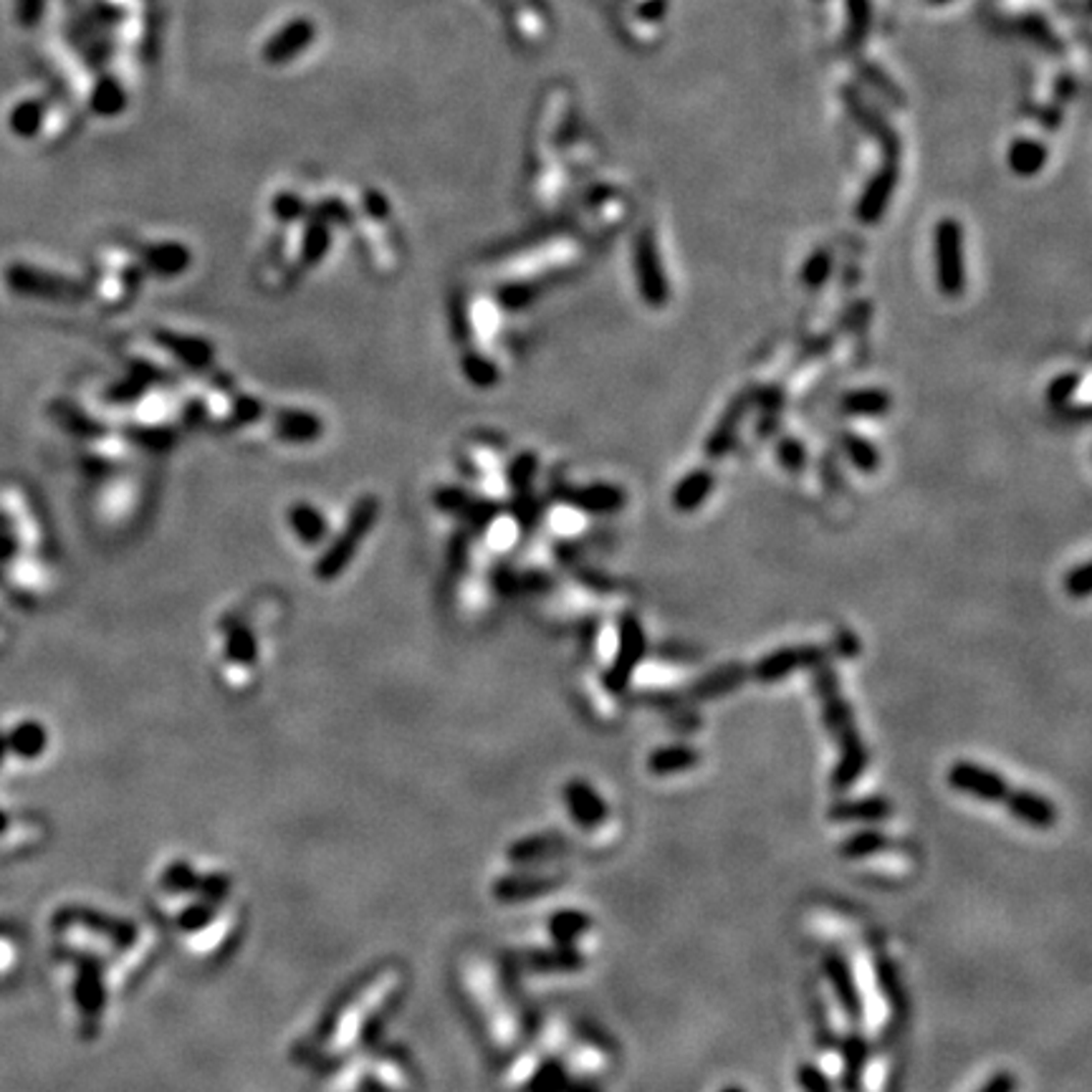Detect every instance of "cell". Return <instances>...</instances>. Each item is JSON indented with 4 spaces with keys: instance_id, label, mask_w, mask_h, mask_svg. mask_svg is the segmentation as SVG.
<instances>
[{
    "instance_id": "cell-1",
    "label": "cell",
    "mask_w": 1092,
    "mask_h": 1092,
    "mask_svg": "<svg viewBox=\"0 0 1092 1092\" xmlns=\"http://www.w3.org/2000/svg\"><path fill=\"white\" fill-rule=\"evenodd\" d=\"M817 693H820L827 731H830V736L839 746L837 767L833 772V786L837 791L850 789L862 776L865 767H868V749L862 744L850 706L839 696L837 678H834L830 667H820L817 670Z\"/></svg>"
},
{
    "instance_id": "cell-2",
    "label": "cell",
    "mask_w": 1092,
    "mask_h": 1092,
    "mask_svg": "<svg viewBox=\"0 0 1092 1092\" xmlns=\"http://www.w3.org/2000/svg\"><path fill=\"white\" fill-rule=\"evenodd\" d=\"M948 784L979 802H1009L1014 786L1002 774L976 762H956L948 769Z\"/></svg>"
},
{
    "instance_id": "cell-3",
    "label": "cell",
    "mask_w": 1092,
    "mask_h": 1092,
    "mask_svg": "<svg viewBox=\"0 0 1092 1092\" xmlns=\"http://www.w3.org/2000/svg\"><path fill=\"white\" fill-rule=\"evenodd\" d=\"M822 968H825L827 981L833 984V992L834 997H837V1004L842 1006L844 1016H847L855 1027L857 1024H862L865 1004H862L860 989H857V981H855V974H852L850 961H847L837 948H830L825 953V958H822Z\"/></svg>"
},
{
    "instance_id": "cell-4",
    "label": "cell",
    "mask_w": 1092,
    "mask_h": 1092,
    "mask_svg": "<svg viewBox=\"0 0 1092 1092\" xmlns=\"http://www.w3.org/2000/svg\"><path fill=\"white\" fill-rule=\"evenodd\" d=\"M939 286L946 296H958L963 291V259H961V233L953 220H946L939 228Z\"/></svg>"
},
{
    "instance_id": "cell-5",
    "label": "cell",
    "mask_w": 1092,
    "mask_h": 1092,
    "mask_svg": "<svg viewBox=\"0 0 1092 1092\" xmlns=\"http://www.w3.org/2000/svg\"><path fill=\"white\" fill-rule=\"evenodd\" d=\"M561 797H564L572 822L577 827H582V830H597L609 817L607 804L597 794V789L590 781L572 779L564 786Z\"/></svg>"
},
{
    "instance_id": "cell-6",
    "label": "cell",
    "mask_w": 1092,
    "mask_h": 1092,
    "mask_svg": "<svg viewBox=\"0 0 1092 1092\" xmlns=\"http://www.w3.org/2000/svg\"><path fill=\"white\" fill-rule=\"evenodd\" d=\"M1006 812L1014 820H1019L1021 825L1034 827V830H1050L1057 825V804L1052 799L1042 797L1032 789H1019L1014 786L1009 802H1006Z\"/></svg>"
},
{
    "instance_id": "cell-7",
    "label": "cell",
    "mask_w": 1092,
    "mask_h": 1092,
    "mask_svg": "<svg viewBox=\"0 0 1092 1092\" xmlns=\"http://www.w3.org/2000/svg\"><path fill=\"white\" fill-rule=\"evenodd\" d=\"M643 653H645L643 632H640L638 622L627 620L625 630H622L620 653H617V661H614L612 670L604 675V683H607L609 691H612V693L625 691L627 680H630V675H632V667L638 665L640 658H643Z\"/></svg>"
},
{
    "instance_id": "cell-8",
    "label": "cell",
    "mask_w": 1092,
    "mask_h": 1092,
    "mask_svg": "<svg viewBox=\"0 0 1092 1092\" xmlns=\"http://www.w3.org/2000/svg\"><path fill=\"white\" fill-rule=\"evenodd\" d=\"M822 661L820 650H776L772 656L764 658L762 662H756L751 675L764 683H774V680L786 678L789 673L799 670L804 665H817Z\"/></svg>"
},
{
    "instance_id": "cell-9",
    "label": "cell",
    "mask_w": 1092,
    "mask_h": 1092,
    "mask_svg": "<svg viewBox=\"0 0 1092 1092\" xmlns=\"http://www.w3.org/2000/svg\"><path fill=\"white\" fill-rule=\"evenodd\" d=\"M526 1092H600L592 1082L577 1080L569 1074V1069L556 1060H546L539 1064L537 1072L526 1085Z\"/></svg>"
},
{
    "instance_id": "cell-10",
    "label": "cell",
    "mask_w": 1092,
    "mask_h": 1092,
    "mask_svg": "<svg viewBox=\"0 0 1092 1092\" xmlns=\"http://www.w3.org/2000/svg\"><path fill=\"white\" fill-rule=\"evenodd\" d=\"M870 1063V1042L852 1032L842 1042V1087L844 1092H862V1080Z\"/></svg>"
},
{
    "instance_id": "cell-11",
    "label": "cell",
    "mask_w": 1092,
    "mask_h": 1092,
    "mask_svg": "<svg viewBox=\"0 0 1092 1092\" xmlns=\"http://www.w3.org/2000/svg\"><path fill=\"white\" fill-rule=\"evenodd\" d=\"M892 815V802L886 797H862L837 802L830 807L827 817L833 822H883Z\"/></svg>"
},
{
    "instance_id": "cell-12",
    "label": "cell",
    "mask_w": 1092,
    "mask_h": 1092,
    "mask_svg": "<svg viewBox=\"0 0 1092 1092\" xmlns=\"http://www.w3.org/2000/svg\"><path fill=\"white\" fill-rule=\"evenodd\" d=\"M701 762V754L693 746L675 744V746H658L656 751H650L648 756V772L656 776H673V774L691 772L696 764Z\"/></svg>"
},
{
    "instance_id": "cell-13",
    "label": "cell",
    "mask_w": 1092,
    "mask_h": 1092,
    "mask_svg": "<svg viewBox=\"0 0 1092 1092\" xmlns=\"http://www.w3.org/2000/svg\"><path fill=\"white\" fill-rule=\"evenodd\" d=\"M592 928V918L582 910H559L549 918V936L554 946L577 948V941Z\"/></svg>"
},
{
    "instance_id": "cell-14",
    "label": "cell",
    "mask_w": 1092,
    "mask_h": 1092,
    "mask_svg": "<svg viewBox=\"0 0 1092 1092\" xmlns=\"http://www.w3.org/2000/svg\"><path fill=\"white\" fill-rule=\"evenodd\" d=\"M567 844H569L567 839L559 837V834H537V837H526L511 847V860H514L516 865L551 860V857L561 855Z\"/></svg>"
},
{
    "instance_id": "cell-15",
    "label": "cell",
    "mask_w": 1092,
    "mask_h": 1092,
    "mask_svg": "<svg viewBox=\"0 0 1092 1092\" xmlns=\"http://www.w3.org/2000/svg\"><path fill=\"white\" fill-rule=\"evenodd\" d=\"M892 847V839L880 830H860L852 833L839 842V857L844 860H865V857L880 855Z\"/></svg>"
},
{
    "instance_id": "cell-16",
    "label": "cell",
    "mask_w": 1092,
    "mask_h": 1092,
    "mask_svg": "<svg viewBox=\"0 0 1092 1092\" xmlns=\"http://www.w3.org/2000/svg\"><path fill=\"white\" fill-rule=\"evenodd\" d=\"M556 886H559V880L534 878V875L524 878V875H516V878H503L501 883H498L496 892L501 900L516 903V900H529V897H539L544 895V892H551Z\"/></svg>"
},
{
    "instance_id": "cell-17",
    "label": "cell",
    "mask_w": 1092,
    "mask_h": 1092,
    "mask_svg": "<svg viewBox=\"0 0 1092 1092\" xmlns=\"http://www.w3.org/2000/svg\"><path fill=\"white\" fill-rule=\"evenodd\" d=\"M638 278H640V289H643V294L648 296L650 302L661 304L662 299H665V284H662L661 263H658L656 251H653L650 241L640 246Z\"/></svg>"
},
{
    "instance_id": "cell-18",
    "label": "cell",
    "mask_w": 1092,
    "mask_h": 1092,
    "mask_svg": "<svg viewBox=\"0 0 1092 1092\" xmlns=\"http://www.w3.org/2000/svg\"><path fill=\"white\" fill-rule=\"evenodd\" d=\"M878 981H880V989H883V994H886L888 1004L892 1006V1011H895L897 1016H908V997H905V992H903V984H900V976H897L895 963L888 961V958H880V961H878Z\"/></svg>"
},
{
    "instance_id": "cell-19",
    "label": "cell",
    "mask_w": 1092,
    "mask_h": 1092,
    "mask_svg": "<svg viewBox=\"0 0 1092 1092\" xmlns=\"http://www.w3.org/2000/svg\"><path fill=\"white\" fill-rule=\"evenodd\" d=\"M709 490H711L709 476H706V473H696V476H691V479H685L683 484H680V489L675 490V503H678V508H683V511H691V508H696L703 498L709 496Z\"/></svg>"
},
{
    "instance_id": "cell-20",
    "label": "cell",
    "mask_w": 1092,
    "mask_h": 1092,
    "mask_svg": "<svg viewBox=\"0 0 1092 1092\" xmlns=\"http://www.w3.org/2000/svg\"><path fill=\"white\" fill-rule=\"evenodd\" d=\"M844 410L860 415H875L886 410V397L880 392H855V395L844 397Z\"/></svg>"
},
{
    "instance_id": "cell-21",
    "label": "cell",
    "mask_w": 1092,
    "mask_h": 1092,
    "mask_svg": "<svg viewBox=\"0 0 1092 1092\" xmlns=\"http://www.w3.org/2000/svg\"><path fill=\"white\" fill-rule=\"evenodd\" d=\"M797 1080L804 1092H834L833 1082L827 1080L825 1072H822L820 1067H815V1064H802V1067H799Z\"/></svg>"
},
{
    "instance_id": "cell-22",
    "label": "cell",
    "mask_w": 1092,
    "mask_h": 1092,
    "mask_svg": "<svg viewBox=\"0 0 1092 1092\" xmlns=\"http://www.w3.org/2000/svg\"><path fill=\"white\" fill-rule=\"evenodd\" d=\"M1016 1077L1009 1069H999L997 1074H992L984 1085L979 1087V1092H1016Z\"/></svg>"
},
{
    "instance_id": "cell-23",
    "label": "cell",
    "mask_w": 1092,
    "mask_h": 1092,
    "mask_svg": "<svg viewBox=\"0 0 1092 1092\" xmlns=\"http://www.w3.org/2000/svg\"><path fill=\"white\" fill-rule=\"evenodd\" d=\"M1067 592L1074 597L1087 595V567H1080L1067 577Z\"/></svg>"
},
{
    "instance_id": "cell-24",
    "label": "cell",
    "mask_w": 1092,
    "mask_h": 1092,
    "mask_svg": "<svg viewBox=\"0 0 1092 1092\" xmlns=\"http://www.w3.org/2000/svg\"><path fill=\"white\" fill-rule=\"evenodd\" d=\"M827 263L825 260H815V263H809L807 266V281H812V284H820L822 278H825L827 273Z\"/></svg>"
},
{
    "instance_id": "cell-25",
    "label": "cell",
    "mask_w": 1092,
    "mask_h": 1092,
    "mask_svg": "<svg viewBox=\"0 0 1092 1092\" xmlns=\"http://www.w3.org/2000/svg\"><path fill=\"white\" fill-rule=\"evenodd\" d=\"M720 1092H744V1090H741V1087H723Z\"/></svg>"
}]
</instances>
